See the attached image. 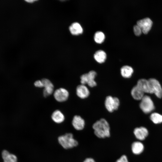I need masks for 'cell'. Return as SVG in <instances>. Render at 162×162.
<instances>
[{
    "label": "cell",
    "instance_id": "d6986e66",
    "mask_svg": "<svg viewBox=\"0 0 162 162\" xmlns=\"http://www.w3.org/2000/svg\"><path fill=\"white\" fill-rule=\"evenodd\" d=\"M52 120L55 122L60 123L63 122L64 119V116L61 111L58 110L55 111L51 116Z\"/></svg>",
    "mask_w": 162,
    "mask_h": 162
},
{
    "label": "cell",
    "instance_id": "cb8c5ba5",
    "mask_svg": "<svg viewBox=\"0 0 162 162\" xmlns=\"http://www.w3.org/2000/svg\"><path fill=\"white\" fill-rule=\"evenodd\" d=\"M115 162H129L127 156L125 155L121 156Z\"/></svg>",
    "mask_w": 162,
    "mask_h": 162
},
{
    "label": "cell",
    "instance_id": "9a60e30c",
    "mask_svg": "<svg viewBox=\"0 0 162 162\" xmlns=\"http://www.w3.org/2000/svg\"><path fill=\"white\" fill-rule=\"evenodd\" d=\"M69 29L71 34L74 35L80 34L83 32L81 26L77 22H74L70 26Z\"/></svg>",
    "mask_w": 162,
    "mask_h": 162
},
{
    "label": "cell",
    "instance_id": "7402d4cb",
    "mask_svg": "<svg viewBox=\"0 0 162 162\" xmlns=\"http://www.w3.org/2000/svg\"><path fill=\"white\" fill-rule=\"evenodd\" d=\"M150 118L154 124H158L162 123V115L158 113H152L150 116Z\"/></svg>",
    "mask_w": 162,
    "mask_h": 162
},
{
    "label": "cell",
    "instance_id": "d4e9b609",
    "mask_svg": "<svg viewBox=\"0 0 162 162\" xmlns=\"http://www.w3.org/2000/svg\"><path fill=\"white\" fill-rule=\"evenodd\" d=\"M34 84L35 86L37 87H44L43 84L41 80H38L35 81Z\"/></svg>",
    "mask_w": 162,
    "mask_h": 162
},
{
    "label": "cell",
    "instance_id": "6da1fadb",
    "mask_svg": "<svg viewBox=\"0 0 162 162\" xmlns=\"http://www.w3.org/2000/svg\"><path fill=\"white\" fill-rule=\"evenodd\" d=\"M92 128L95 135L99 138H104L110 136V128L107 121L102 118L93 125Z\"/></svg>",
    "mask_w": 162,
    "mask_h": 162
},
{
    "label": "cell",
    "instance_id": "ac0fdd59",
    "mask_svg": "<svg viewBox=\"0 0 162 162\" xmlns=\"http://www.w3.org/2000/svg\"><path fill=\"white\" fill-rule=\"evenodd\" d=\"M95 60L98 63H102L105 62L106 58V54L105 52L102 50L97 51L94 55Z\"/></svg>",
    "mask_w": 162,
    "mask_h": 162
},
{
    "label": "cell",
    "instance_id": "8992f818",
    "mask_svg": "<svg viewBox=\"0 0 162 162\" xmlns=\"http://www.w3.org/2000/svg\"><path fill=\"white\" fill-rule=\"evenodd\" d=\"M149 86V93L154 94L158 98L162 97V87L159 82L154 78L148 80Z\"/></svg>",
    "mask_w": 162,
    "mask_h": 162
},
{
    "label": "cell",
    "instance_id": "4fadbf2b",
    "mask_svg": "<svg viewBox=\"0 0 162 162\" xmlns=\"http://www.w3.org/2000/svg\"><path fill=\"white\" fill-rule=\"evenodd\" d=\"M144 93L136 85L134 86L131 91L133 98L136 100H141L144 96Z\"/></svg>",
    "mask_w": 162,
    "mask_h": 162
},
{
    "label": "cell",
    "instance_id": "277c9868",
    "mask_svg": "<svg viewBox=\"0 0 162 162\" xmlns=\"http://www.w3.org/2000/svg\"><path fill=\"white\" fill-rule=\"evenodd\" d=\"M140 107L141 110L145 113L151 112L154 109L153 101L151 98L148 95H144L141 100Z\"/></svg>",
    "mask_w": 162,
    "mask_h": 162
},
{
    "label": "cell",
    "instance_id": "ba28073f",
    "mask_svg": "<svg viewBox=\"0 0 162 162\" xmlns=\"http://www.w3.org/2000/svg\"><path fill=\"white\" fill-rule=\"evenodd\" d=\"M69 94L68 91L63 88H60L56 90L54 93V97L58 102H63L68 98Z\"/></svg>",
    "mask_w": 162,
    "mask_h": 162
},
{
    "label": "cell",
    "instance_id": "2e32d148",
    "mask_svg": "<svg viewBox=\"0 0 162 162\" xmlns=\"http://www.w3.org/2000/svg\"><path fill=\"white\" fill-rule=\"evenodd\" d=\"M144 93H149V86L148 80L142 79L138 80L136 85Z\"/></svg>",
    "mask_w": 162,
    "mask_h": 162
},
{
    "label": "cell",
    "instance_id": "44dd1931",
    "mask_svg": "<svg viewBox=\"0 0 162 162\" xmlns=\"http://www.w3.org/2000/svg\"><path fill=\"white\" fill-rule=\"evenodd\" d=\"M94 38L96 43L100 44L104 41L105 38V35L102 32L98 31L95 33Z\"/></svg>",
    "mask_w": 162,
    "mask_h": 162
},
{
    "label": "cell",
    "instance_id": "ffe728a7",
    "mask_svg": "<svg viewBox=\"0 0 162 162\" xmlns=\"http://www.w3.org/2000/svg\"><path fill=\"white\" fill-rule=\"evenodd\" d=\"M143 149L144 146L143 144L140 142H135L132 144L131 150L134 154H139L141 153Z\"/></svg>",
    "mask_w": 162,
    "mask_h": 162
},
{
    "label": "cell",
    "instance_id": "9c48e42d",
    "mask_svg": "<svg viewBox=\"0 0 162 162\" xmlns=\"http://www.w3.org/2000/svg\"><path fill=\"white\" fill-rule=\"evenodd\" d=\"M41 80L44 88L43 90V95L44 97H46L53 92L54 86L52 82L48 79L44 78Z\"/></svg>",
    "mask_w": 162,
    "mask_h": 162
},
{
    "label": "cell",
    "instance_id": "30bf717a",
    "mask_svg": "<svg viewBox=\"0 0 162 162\" xmlns=\"http://www.w3.org/2000/svg\"><path fill=\"white\" fill-rule=\"evenodd\" d=\"M85 121L80 116L76 115L74 116L72 121V124L76 130H80L83 129L85 126Z\"/></svg>",
    "mask_w": 162,
    "mask_h": 162
},
{
    "label": "cell",
    "instance_id": "7a4b0ae2",
    "mask_svg": "<svg viewBox=\"0 0 162 162\" xmlns=\"http://www.w3.org/2000/svg\"><path fill=\"white\" fill-rule=\"evenodd\" d=\"M58 140L62 146L66 149L73 148L78 145L77 141L74 138L73 134L71 133L59 136Z\"/></svg>",
    "mask_w": 162,
    "mask_h": 162
},
{
    "label": "cell",
    "instance_id": "7c38bea8",
    "mask_svg": "<svg viewBox=\"0 0 162 162\" xmlns=\"http://www.w3.org/2000/svg\"><path fill=\"white\" fill-rule=\"evenodd\" d=\"M134 133L136 138L140 140H144L148 134V130L144 127L135 128L134 130Z\"/></svg>",
    "mask_w": 162,
    "mask_h": 162
},
{
    "label": "cell",
    "instance_id": "603a6c76",
    "mask_svg": "<svg viewBox=\"0 0 162 162\" xmlns=\"http://www.w3.org/2000/svg\"><path fill=\"white\" fill-rule=\"evenodd\" d=\"M133 31L135 35L137 36H140L142 33L141 28L137 24L134 26Z\"/></svg>",
    "mask_w": 162,
    "mask_h": 162
},
{
    "label": "cell",
    "instance_id": "52a82bcc",
    "mask_svg": "<svg viewBox=\"0 0 162 162\" xmlns=\"http://www.w3.org/2000/svg\"><path fill=\"white\" fill-rule=\"evenodd\" d=\"M136 24L141 28L142 33L147 34L151 28L152 22L150 19L146 17L137 21Z\"/></svg>",
    "mask_w": 162,
    "mask_h": 162
},
{
    "label": "cell",
    "instance_id": "5b68a950",
    "mask_svg": "<svg viewBox=\"0 0 162 162\" xmlns=\"http://www.w3.org/2000/svg\"><path fill=\"white\" fill-rule=\"evenodd\" d=\"M120 101L117 97L108 96L106 97L104 105L107 110L110 112L117 110L120 105Z\"/></svg>",
    "mask_w": 162,
    "mask_h": 162
},
{
    "label": "cell",
    "instance_id": "8fae6325",
    "mask_svg": "<svg viewBox=\"0 0 162 162\" xmlns=\"http://www.w3.org/2000/svg\"><path fill=\"white\" fill-rule=\"evenodd\" d=\"M76 94L77 96L82 99L87 98L89 95L90 92L85 85L81 84L76 88Z\"/></svg>",
    "mask_w": 162,
    "mask_h": 162
},
{
    "label": "cell",
    "instance_id": "e0dca14e",
    "mask_svg": "<svg viewBox=\"0 0 162 162\" xmlns=\"http://www.w3.org/2000/svg\"><path fill=\"white\" fill-rule=\"evenodd\" d=\"M134 72L133 68L130 66L125 65L121 68L120 73L122 76L125 78H130Z\"/></svg>",
    "mask_w": 162,
    "mask_h": 162
},
{
    "label": "cell",
    "instance_id": "3957f363",
    "mask_svg": "<svg viewBox=\"0 0 162 162\" xmlns=\"http://www.w3.org/2000/svg\"><path fill=\"white\" fill-rule=\"evenodd\" d=\"M97 75L96 72L91 70L88 73L84 74L80 76V82L82 84H87L89 87H93L96 86L97 83L95 79Z\"/></svg>",
    "mask_w": 162,
    "mask_h": 162
},
{
    "label": "cell",
    "instance_id": "5bb4252c",
    "mask_svg": "<svg viewBox=\"0 0 162 162\" xmlns=\"http://www.w3.org/2000/svg\"><path fill=\"white\" fill-rule=\"evenodd\" d=\"M2 155L4 162H17L16 156L13 154L10 153L6 150L3 151Z\"/></svg>",
    "mask_w": 162,
    "mask_h": 162
},
{
    "label": "cell",
    "instance_id": "4316f807",
    "mask_svg": "<svg viewBox=\"0 0 162 162\" xmlns=\"http://www.w3.org/2000/svg\"><path fill=\"white\" fill-rule=\"evenodd\" d=\"M26 1L28 2L31 3H33L34 2H35L36 1L34 0H26Z\"/></svg>",
    "mask_w": 162,
    "mask_h": 162
},
{
    "label": "cell",
    "instance_id": "484cf974",
    "mask_svg": "<svg viewBox=\"0 0 162 162\" xmlns=\"http://www.w3.org/2000/svg\"><path fill=\"white\" fill-rule=\"evenodd\" d=\"M83 162H96L95 160L92 158H86Z\"/></svg>",
    "mask_w": 162,
    "mask_h": 162
}]
</instances>
